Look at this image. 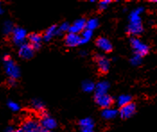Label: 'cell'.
<instances>
[{"label":"cell","instance_id":"1","mask_svg":"<svg viewBox=\"0 0 157 132\" xmlns=\"http://www.w3.org/2000/svg\"><path fill=\"white\" fill-rule=\"evenodd\" d=\"M144 8L138 7L130 13L129 15V25L128 26V33L131 36H138L143 30V24L140 18V14L143 12Z\"/></svg>","mask_w":157,"mask_h":132},{"label":"cell","instance_id":"2","mask_svg":"<svg viewBox=\"0 0 157 132\" xmlns=\"http://www.w3.org/2000/svg\"><path fill=\"white\" fill-rule=\"evenodd\" d=\"M4 62H5L6 72L9 76V78L13 79V80H16L17 78H19L20 77V69L8 55L4 56Z\"/></svg>","mask_w":157,"mask_h":132},{"label":"cell","instance_id":"3","mask_svg":"<svg viewBox=\"0 0 157 132\" xmlns=\"http://www.w3.org/2000/svg\"><path fill=\"white\" fill-rule=\"evenodd\" d=\"M130 45L133 48L135 55H139L141 57H144L149 52L148 46L146 44H145L144 42H142L136 37H133L130 39Z\"/></svg>","mask_w":157,"mask_h":132},{"label":"cell","instance_id":"4","mask_svg":"<svg viewBox=\"0 0 157 132\" xmlns=\"http://www.w3.org/2000/svg\"><path fill=\"white\" fill-rule=\"evenodd\" d=\"M94 100L96 104L101 108L108 109L110 108V106L113 104V99L107 93L105 94H95L94 95Z\"/></svg>","mask_w":157,"mask_h":132},{"label":"cell","instance_id":"5","mask_svg":"<svg viewBox=\"0 0 157 132\" xmlns=\"http://www.w3.org/2000/svg\"><path fill=\"white\" fill-rule=\"evenodd\" d=\"M26 37H27V32L24 29L20 28V27H15L13 29L12 32L13 41L16 45L22 46L23 44H24V40L26 38Z\"/></svg>","mask_w":157,"mask_h":132},{"label":"cell","instance_id":"6","mask_svg":"<svg viewBox=\"0 0 157 132\" xmlns=\"http://www.w3.org/2000/svg\"><path fill=\"white\" fill-rule=\"evenodd\" d=\"M42 127L40 123L33 119H29L25 120L22 126V130L24 132H40Z\"/></svg>","mask_w":157,"mask_h":132},{"label":"cell","instance_id":"7","mask_svg":"<svg viewBox=\"0 0 157 132\" xmlns=\"http://www.w3.org/2000/svg\"><path fill=\"white\" fill-rule=\"evenodd\" d=\"M19 56L23 59H31L33 56L34 54V48L31 46V44L24 43L22 46H20L18 51Z\"/></svg>","mask_w":157,"mask_h":132},{"label":"cell","instance_id":"8","mask_svg":"<svg viewBox=\"0 0 157 132\" xmlns=\"http://www.w3.org/2000/svg\"><path fill=\"white\" fill-rule=\"evenodd\" d=\"M65 43L68 47H76L78 45L83 44V39L81 35L79 34L68 33L65 37Z\"/></svg>","mask_w":157,"mask_h":132},{"label":"cell","instance_id":"9","mask_svg":"<svg viewBox=\"0 0 157 132\" xmlns=\"http://www.w3.org/2000/svg\"><path fill=\"white\" fill-rule=\"evenodd\" d=\"M40 123V126L47 130H51L57 127V121L45 113L42 114V117H41Z\"/></svg>","mask_w":157,"mask_h":132},{"label":"cell","instance_id":"10","mask_svg":"<svg viewBox=\"0 0 157 132\" xmlns=\"http://www.w3.org/2000/svg\"><path fill=\"white\" fill-rule=\"evenodd\" d=\"M95 61H96L99 71L101 73H107L109 72V61L103 55H96L95 56Z\"/></svg>","mask_w":157,"mask_h":132},{"label":"cell","instance_id":"11","mask_svg":"<svg viewBox=\"0 0 157 132\" xmlns=\"http://www.w3.org/2000/svg\"><path fill=\"white\" fill-rule=\"evenodd\" d=\"M85 29H86V21L85 19H79L75 21L72 25H70L68 32L74 33V34H78L79 32L85 30Z\"/></svg>","mask_w":157,"mask_h":132},{"label":"cell","instance_id":"12","mask_svg":"<svg viewBox=\"0 0 157 132\" xmlns=\"http://www.w3.org/2000/svg\"><path fill=\"white\" fill-rule=\"evenodd\" d=\"M136 112V105L133 103H130L125 106L121 107L120 110V115L121 116L122 119H128L129 117H131Z\"/></svg>","mask_w":157,"mask_h":132},{"label":"cell","instance_id":"13","mask_svg":"<svg viewBox=\"0 0 157 132\" xmlns=\"http://www.w3.org/2000/svg\"><path fill=\"white\" fill-rule=\"evenodd\" d=\"M96 45L100 49H101L104 52H110L112 50V45L110 43L109 39L105 38V37H98L96 40Z\"/></svg>","mask_w":157,"mask_h":132},{"label":"cell","instance_id":"14","mask_svg":"<svg viewBox=\"0 0 157 132\" xmlns=\"http://www.w3.org/2000/svg\"><path fill=\"white\" fill-rule=\"evenodd\" d=\"M28 39L30 41V44L33 48L34 49H38V48L40 47V44H41V40H42V37L40 34H37V33H32L28 36Z\"/></svg>","mask_w":157,"mask_h":132},{"label":"cell","instance_id":"15","mask_svg":"<svg viewBox=\"0 0 157 132\" xmlns=\"http://www.w3.org/2000/svg\"><path fill=\"white\" fill-rule=\"evenodd\" d=\"M80 126L82 128V131H89V130H93L94 129V121L91 119H84V120H80Z\"/></svg>","mask_w":157,"mask_h":132},{"label":"cell","instance_id":"16","mask_svg":"<svg viewBox=\"0 0 157 132\" xmlns=\"http://www.w3.org/2000/svg\"><path fill=\"white\" fill-rule=\"evenodd\" d=\"M56 34H58L57 26H56V25H52V26H50L48 30L45 31V33H44V35H43V38H44V40L48 41L49 39H51L52 37L54 36V35H56Z\"/></svg>","mask_w":157,"mask_h":132},{"label":"cell","instance_id":"17","mask_svg":"<svg viewBox=\"0 0 157 132\" xmlns=\"http://www.w3.org/2000/svg\"><path fill=\"white\" fill-rule=\"evenodd\" d=\"M109 88V84L106 81L100 82L95 86V94H105Z\"/></svg>","mask_w":157,"mask_h":132},{"label":"cell","instance_id":"18","mask_svg":"<svg viewBox=\"0 0 157 132\" xmlns=\"http://www.w3.org/2000/svg\"><path fill=\"white\" fill-rule=\"evenodd\" d=\"M117 102H118V105H119L120 107L125 106V105H127L132 103V102H131V96H128V95H122V96H119Z\"/></svg>","mask_w":157,"mask_h":132},{"label":"cell","instance_id":"19","mask_svg":"<svg viewBox=\"0 0 157 132\" xmlns=\"http://www.w3.org/2000/svg\"><path fill=\"white\" fill-rule=\"evenodd\" d=\"M117 114H118V111H116V110H114V109H104V111L102 112V116H103V118L108 119V120L115 118V117L117 116Z\"/></svg>","mask_w":157,"mask_h":132},{"label":"cell","instance_id":"20","mask_svg":"<svg viewBox=\"0 0 157 132\" xmlns=\"http://www.w3.org/2000/svg\"><path fill=\"white\" fill-rule=\"evenodd\" d=\"M32 106L33 107V109H35L38 112H44L45 111V107H44V105L43 103L40 101V100H38V99H34L33 100L32 102Z\"/></svg>","mask_w":157,"mask_h":132},{"label":"cell","instance_id":"21","mask_svg":"<svg viewBox=\"0 0 157 132\" xmlns=\"http://www.w3.org/2000/svg\"><path fill=\"white\" fill-rule=\"evenodd\" d=\"M99 25V23L96 19L93 18V19H90L89 21L86 22V30H94V29H96Z\"/></svg>","mask_w":157,"mask_h":132},{"label":"cell","instance_id":"22","mask_svg":"<svg viewBox=\"0 0 157 132\" xmlns=\"http://www.w3.org/2000/svg\"><path fill=\"white\" fill-rule=\"evenodd\" d=\"M13 24L10 22V21H7L4 24V27H3V31L5 34H9V33H12L13 30Z\"/></svg>","mask_w":157,"mask_h":132},{"label":"cell","instance_id":"23","mask_svg":"<svg viewBox=\"0 0 157 132\" xmlns=\"http://www.w3.org/2000/svg\"><path fill=\"white\" fill-rule=\"evenodd\" d=\"M93 35V32H92V30H86L85 29V30H84V32L82 33V39H83V44L85 43V42H87L90 38H91V37Z\"/></svg>","mask_w":157,"mask_h":132},{"label":"cell","instance_id":"24","mask_svg":"<svg viewBox=\"0 0 157 132\" xmlns=\"http://www.w3.org/2000/svg\"><path fill=\"white\" fill-rule=\"evenodd\" d=\"M83 88H84L85 91L91 92L94 89H95V86L91 81H86V82H84V84H83Z\"/></svg>","mask_w":157,"mask_h":132},{"label":"cell","instance_id":"25","mask_svg":"<svg viewBox=\"0 0 157 132\" xmlns=\"http://www.w3.org/2000/svg\"><path fill=\"white\" fill-rule=\"evenodd\" d=\"M7 106H8L9 109H10L11 111H13V112H17V111H19V109H20L19 105H18L17 103L13 102V101H8Z\"/></svg>","mask_w":157,"mask_h":132},{"label":"cell","instance_id":"26","mask_svg":"<svg viewBox=\"0 0 157 132\" xmlns=\"http://www.w3.org/2000/svg\"><path fill=\"white\" fill-rule=\"evenodd\" d=\"M142 58L143 57H141V56H139L137 55H134V56L131 58V63L133 65H136V66L139 65V64L142 63Z\"/></svg>","mask_w":157,"mask_h":132},{"label":"cell","instance_id":"27","mask_svg":"<svg viewBox=\"0 0 157 132\" xmlns=\"http://www.w3.org/2000/svg\"><path fill=\"white\" fill-rule=\"evenodd\" d=\"M69 27L70 25L67 23H65L62 25H60V27L58 29V34H60L62 32H66V31H68L69 30Z\"/></svg>","mask_w":157,"mask_h":132},{"label":"cell","instance_id":"28","mask_svg":"<svg viewBox=\"0 0 157 132\" xmlns=\"http://www.w3.org/2000/svg\"><path fill=\"white\" fill-rule=\"evenodd\" d=\"M109 3H110V1H109V0L101 1V2H100V4H99V9H100L101 11H102V10H104V9H106V8H107V6L109 5Z\"/></svg>","mask_w":157,"mask_h":132},{"label":"cell","instance_id":"29","mask_svg":"<svg viewBox=\"0 0 157 132\" xmlns=\"http://www.w3.org/2000/svg\"><path fill=\"white\" fill-rule=\"evenodd\" d=\"M6 132H24L23 131V130L22 129H13L12 127H9Z\"/></svg>","mask_w":157,"mask_h":132},{"label":"cell","instance_id":"30","mask_svg":"<svg viewBox=\"0 0 157 132\" xmlns=\"http://www.w3.org/2000/svg\"><path fill=\"white\" fill-rule=\"evenodd\" d=\"M9 84L12 85V86L15 85V80H13V79H9Z\"/></svg>","mask_w":157,"mask_h":132},{"label":"cell","instance_id":"31","mask_svg":"<svg viewBox=\"0 0 157 132\" xmlns=\"http://www.w3.org/2000/svg\"><path fill=\"white\" fill-rule=\"evenodd\" d=\"M40 132H51L50 130H45V129H41V130H40Z\"/></svg>","mask_w":157,"mask_h":132},{"label":"cell","instance_id":"32","mask_svg":"<svg viewBox=\"0 0 157 132\" xmlns=\"http://www.w3.org/2000/svg\"><path fill=\"white\" fill-rule=\"evenodd\" d=\"M2 12H3V11H2V9H1V8H0V14H1V13H2Z\"/></svg>","mask_w":157,"mask_h":132},{"label":"cell","instance_id":"33","mask_svg":"<svg viewBox=\"0 0 157 132\" xmlns=\"http://www.w3.org/2000/svg\"><path fill=\"white\" fill-rule=\"evenodd\" d=\"M152 2H155V3H157V0H154V1H152Z\"/></svg>","mask_w":157,"mask_h":132},{"label":"cell","instance_id":"34","mask_svg":"<svg viewBox=\"0 0 157 132\" xmlns=\"http://www.w3.org/2000/svg\"><path fill=\"white\" fill-rule=\"evenodd\" d=\"M84 132H94L93 130H89V131H84Z\"/></svg>","mask_w":157,"mask_h":132}]
</instances>
